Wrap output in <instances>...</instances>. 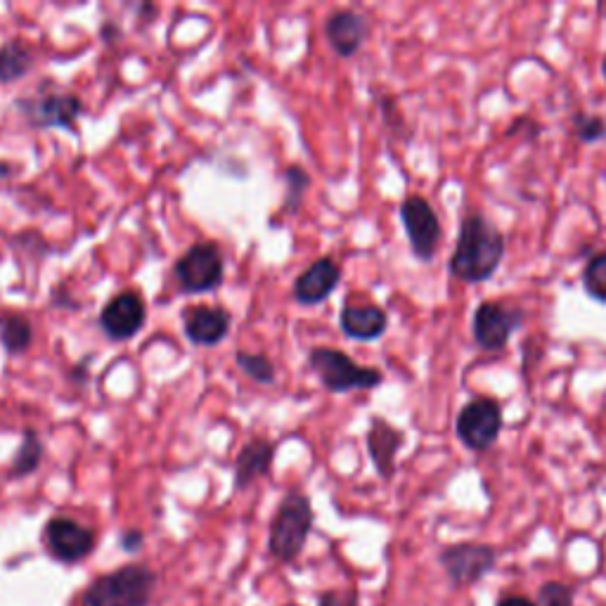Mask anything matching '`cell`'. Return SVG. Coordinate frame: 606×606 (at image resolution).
I'll list each match as a JSON object with an SVG mask.
<instances>
[{
  "label": "cell",
  "instance_id": "cell-1",
  "mask_svg": "<svg viewBox=\"0 0 606 606\" xmlns=\"http://www.w3.org/2000/svg\"><path fill=\"white\" fill-rule=\"evenodd\" d=\"M504 258L502 230L483 213H469L459 225L455 252L448 261V272L467 284H481L498 272Z\"/></svg>",
  "mask_w": 606,
  "mask_h": 606
},
{
  "label": "cell",
  "instance_id": "cell-2",
  "mask_svg": "<svg viewBox=\"0 0 606 606\" xmlns=\"http://www.w3.org/2000/svg\"><path fill=\"white\" fill-rule=\"evenodd\" d=\"M313 504L301 490H290L280 502L268 531V552L282 564H292L303 552L313 531Z\"/></svg>",
  "mask_w": 606,
  "mask_h": 606
},
{
  "label": "cell",
  "instance_id": "cell-3",
  "mask_svg": "<svg viewBox=\"0 0 606 606\" xmlns=\"http://www.w3.org/2000/svg\"><path fill=\"white\" fill-rule=\"evenodd\" d=\"M156 573L145 564H126L100 575L81 597V606H150Z\"/></svg>",
  "mask_w": 606,
  "mask_h": 606
},
{
  "label": "cell",
  "instance_id": "cell-4",
  "mask_svg": "<svg viewBox=\"0 0 606 606\" xmlns=\"http://www.w3.org/2000/svg\"><path fill=\"white\" fill-rule=\"evenodd\" d=\"M308 368L331 394L370 392L384 384V372L377 368L358 365L356 360L331 346H315L308 353Z\"/></svg>",
  "mask_w": 606,
  "mask_h": 606
},
{
  "label": "cell",
  "instance_id": "cell-5",
  "mask_svg": "<svg viewBox=\"0 0 606 606\" xmlns=\"http://www.w3.org/2000/svg\"><path fill=\"white\" fill-rule=\"evenodd\" d=\"M14 107L20 109V114L32 128H40V131H46V128H60V131L69 133L77 131V121L81 119V114L85 109L79 95L55 91L48 89V85H40L34 95L20 97Z\"/></svg>",
  "mask_w": 606,
  "mask_h": 606
},
{
  "label": "cell",
  "instance_id": "cell-6",
  "mask_svg": "<svg viewBox=\"0 0 606 606\" xmlns=\"http://www.w3.org/2000/svg\"><path fill=\"white\" fill-rule=\"evenodd\" d=\"M173 276L178 280L183 294H209L215 292L225 280V258L215 242H197L187 249L176 266Z\"/></svg>",
  "mask_w": 606,
  "mask_h": 606
},
{
  "label": "cell",
  "instance_id": "cell-7",
  "mask_svg": "<svg viewBox=\"0 0 606 606\" xmlns=\"http://www.w3.org/2000/svg\"><path fill=\"white\" fill-rule=\"evenodd\" d=\"M439 564L453 590H465L481 583L498 567V550L488 543H455L439 552Z\"/></svg>",
  "mask_w": 606,
  "mask_h": 606
},
{
  "label": "cell",
  "instance_id": "cell-8",
  "mask_svg": "<svg viewBox=\"0 0 606 606\" xmlns=\"http://www.w3.org/2000/svg\"><path fill=\"white\" fill-rule=\"evenodd\" d=\"M504 427L502 406L490 396H476L459 410L455 420V436L471 453L493 448Z\"/></svg>",
  "mask_w": 606,
  "mask_h": 606
},
{
  "label": "cell",
  "instance_id": "cell-9",
  "mask_svg": "<svg viewBox=\"0 0 606 606\" xmlns=\"http://www.w3.org/2000/svg\"><path fill=\"white\" fill-rule=\"evenodd\" d=\"M526 323V311L518 306H508L502 301H483L471 317L474 343L481 351L498 353L508 349V343L516 329Z\"/></svg>",
  "mask_w": 606,
  "mask_h": 606
},
{
  "label": "cell",
  "instance_id": "cell-10",
  "mask_svg": "<svg viewBox=\"0 0 606 606\" xmlns=\"http://www.w3.org/2000/svg\"><path fill=\"white\" fill-rule=\"evenodd\" d=\"M398 213L403 228H406L412 256L422 264L434 261L443 240V228L436 209L431 207V201L422 195H410L403 199Z\"/></svg>",
  "mask_w": 606,
  "mask_h": 606
},
{
  "label": "cell",
  "instance_id": "cell-11",
  "mask_svg": "<svg viewBox=\"0 0 606 606\" xmlns=\"http://www.w3.org/2000/svg\"><path fill=\"white\" fill-rule=\"evenodd\" d=\"M95 531L79 524L71 516H53L43 526V545L60 564H79L95 550Z\"/></svg>",
  "mask_w": 606,
  "mask_h": 606
},
{
  "label": "cell",
  "instance_id": "cell-12",
  "mask_svg": "<svg viewBox=\"0 0 606 606\" xmlns=\"http://www.w3.org/2000/svg\"><path fill=\"white\" fill-rule=\"evenodd\" d=\"M100 329L112 341H128L148 323V303L138 292L126 290L117 296H112L105 308L100 311Z\"/></svg>",
  "mask_w": 606,
  "mask_h": 606
},
{
  "label": "cell",
  "instance_id": "cell-13",
  "mask_svg": "<svg viewBox=\"0 0 606 606\" xmlns=\"http://www.w3.org/2000/svg\"><path fill=\"white\" fill-rule=\"evenodd\" d=\"M341 266L331 256H323L301 272L294 282L292 296L299 306H317L327 301L341 282Z\"/></svg>",
  "mask_w": 606,
  "mask_h": 606
},
{
  "label": "cell",
  "instance_id": "cell-14",
  "mask_svg": "<svg viewBox=\"0 0 606 606\" xmlns=\"http://www.w3.org/2000/svg\"><path fill=\"white\" fill-rule=\"evenodd\" d=\"M370 36V20L363 12H356L349 8L335 10L325 20V38L329 48L339 57H353L365 46Z\"/></svg>",
  "mask_w": 606,
  "mask_h": 606
},
{
  "label": "cell",
  "instance_id": "cell-15",
  "mask_svg": "<svg viewBox=\"0 0 606 606\" xmlns=\"http://www.w3.org/2000/svg\"><path fill=\"white\" fill-rule=\"evenodd\" d=\"M368 453L382 481H392L396 474V455L406 445V431L396 429L384 417L374 415L368 429Z\"/></svg>",
  "mask_w": 606,
  "mask_h": 606
},
{
  "label": "cell",
  "instance_id": "cell-16",
  "mask_svg": "<svg viewBox=\"0 0 606 606\" xmlns=\"http://www.w3.org/2000/svg\"><path fill=\"white\" fill-rule=\"evenodd\" d=\"M230 325H233V315L223 306H195L183 315L185 337L205 349L219 346L230 335Z\"/></svg>",
  "mask_w": 606,
  "mask_h": 606
},
{
  "label": "cell",
  "instance_id": "cell-17",
  "mask_svg": "<svg viewBox=\"0 0 606 606\" xmlns=\"http://www.w3.org/2000/svg\"><path fill=\"white\" fill-rule=\"evenodd\" d=\"M339 327L353 341H377L386 335L388 315L377 303L346 301L339 313Z\"/></svg>",
  "mask_w": 606,
  "mask_h": 606
},
{
  "label": "cell",
  "instance_id": "cell-18",
  "mask_svg": "<svg viewBox=\"0 0 606 606\" xmlns=\"http://www.w3.org/2000/svg\"><path fill=\"white\" fill-rule=\"evenodd\" d=\"M276 451H278V443H272L270 439H252L242 445V451L237 453V459H235V479H233L235 493L247 490L258 479L270 476Z\"/></svg>",
  "mask_w": 606,
  "mask_h": 606
},
{
  "label": "cell",
  "instance_id": "cell-19",
  "mask_svg": "<svg viewBox=\"0 0 606 606\" xmlns=\"http://www.w3.org/2000/svg\"><path fill=\"white\" fill-rule=\"evenodd\" d=\"M36 62L32 46H26L22 38L5 40L0 46V89L22 81Z\"/></svg>",
  "mask_w": 606,
  "mask_h": 606
},
{
  "label": "cell",
  "instance_id": "cell-20",
  "mask_svg": "<svg viewBox=\"0 0 606 606\" xmlns=\"http://www.w3.org/2000/svg\"><path fill=\"white\" fill-rule=\"evenodd\" d=\"M0 343L5 353L24 356L34 343V325L26 315L18 311L0 313Z\"/></svg>",
  "mask_w": 606,
  "mask_h": 606
},
{
  "label": "cell",
  "instance_id": "cell-21",
  "mask_svg": "<svg viewBox=\"0 0 606 606\" xmlns=\"http://www.w3.org/2000/svg\"><path fill=\"white\" fill-rule=\"evenodd\" d=\"M43 455H46V445H43L38 431L34 427H26L22 431L20 448L8 465V479L18 481V479H26V476H32L40 467Z\"/></svg>",
  "mask_w": 606,
  "mask_h": 606
},
{
  "label": "cell",
  "instance_id": "cell-22",
  "mask_svg": "<svg viewBox=\"0 0 606 606\" xmlns=\"http://www.w3.org/2000/svg\"><path fill=\"white\" fill-rule=\"evenodd\" d=\"M282 180L287 185L282 211L284 213H296L301 209L303 195H306V190L311 187V173L299 164H292V166H287L282 171Z\"/></svg>",
  "mask_w": 606,
  "mask_h": 606
},
{
  "label": "cell",
  "instance_id": "cell-23",
  "mask_svg": "<svg viewBox=\"0 0 606 606\" xmlns=\"http://www.w3.org/2000/svg\"><path fill=\"white\" fill-rule=\"evenodd\" d=\"M235 365L247 374V377L256 384H264V386H270L276 384V365L270 363V358L264 356V353H249V351H237L235 353Z\"/></svg>",
  "mask_w": 606,
  "mask_h": 606
},
{
  "label": "cell",
  "instance_id": "cell-24",
  "mask_svg": "<svg viewBox=\"0 0 606 606\" xmlns=\"http://www.w3.org/2000/svg\"><path fill=\"white\" fill-rule=\"evenodd\" d=\"M581 280L590 299H595L597 303H606V249L587 258Z\"/></svg>",
  "mask_w": 606,
  "mask_h": 606
},
{
  "label": "cell",
  "instance_id": "cell-25",
  "mask_svg": "<svg viewBox=\"0 0 606 606\" xmlns=\"http://www.w3.org/2000/svg\"><path fill=\"white\" fill-rule=\"evenodd\" d=\"M571 128H573V136L581 142H585V145H595V142H602L606 138V121L597 117V114H585V112L573 114Z\"/></svg>",
  "mask_w": 606,
  "mask_h": 606
},
{
  "label": "cell",
  "instance_id": "cell-26",
  "mask_svg": "<svg viewBox=\"0 0 606 606\" xmlns=\"http://www.w3.org/2000/svg\"><path fill=\"white\" fill-rule=\"evenodd\" d=\"M538 606H575L573 587L559 581H547L538 587Z\"/></svg>",
  "mask_w": 606,
  "mask_h": 606
},
{
  "label": "cell",
  "instance_id": "cell-27",
  "mask_svg": "<svg viewBox=\"0 0 606 606\" xmlns=\"http://www.w3.org/2000/svg\"><path fill=\"white\" fill-rule=\"evenodd\" d=\"M360 597L358 590H327V593L321 595L317 599V606H358Z\"/></svg>",
  "mask_w": 606,
  "mask_h": 606
},
{
  "label": "cell",
  "instance_id": "cell-28",
  "mask_svg": "<svg viewBox=\"0 0 606 606\" xmlns=\"http://www.w3.org/2000/svg\"><path fill=\"white\" fill-rule=\"evenodd\" d=\"M119 545L124 547L126 552H140L142 550V545H145V533L138 531V528H128L121 533V538H119Z\"/></svg>",
  "mask_w": 606,
  "mask_h": 606
},
{
  "label": "cell",
  "instance_id": "cell-29",
  "mask_svg": "<svg viewBox=\"0 0 606 606\" xmlns=\"http://www.w3.org/2000/svg\"><path fill=\"white\" fill-rule=\"evenodd\" d=\"M496 606H538V604L526 595H502Z\"/></svg>",
  "mask_w": 606,
  "mask_h": 606
},
{
  "label": "cell",
  "instance_id": "cell-30",
  "mask_svg": "<svg viewBox=\"0 0 606 606\" xmlns=\"http://www.w3.org/2000/svg\"><path fill=\"white\" fill-rule=\"evenodd\" d=\"M14 173H18V166H14L12 162H5V159H0V183L10 180Z\"/></svg>",
  "mask_w": 606,
  "mask_h": 606
},
{
  "label": "cell",
  "instance_id": "cell-31",
  "mask_svg": "<svg viewBox=\"0 0 606 606\" xmlns=\"http://www.w3.org/2000/svg\"><path fill=\"white\" fill-rule=\"evenodd\" d=\"M119 34V28L117 26H112V24H105L103 26V40H114Z\"/></svg>",
  "mask_w": 606,
  "mask_h": 606
},
{
  "label": "cell",
  "instance_id": "cell-32",
  "mask_svg": "<svg viewBox=\"0 0 606 606\" xmlns=\"http://www.w3.org/2000/svg\"><path fill=\"white\" fill-rule=\"evenodd\" d=\"M602 77L606 81V55H604V60H602Z\"/></svg>",
  "mask_w": 606,
  "mask_h": 606
}]
</instances>
